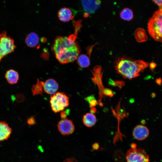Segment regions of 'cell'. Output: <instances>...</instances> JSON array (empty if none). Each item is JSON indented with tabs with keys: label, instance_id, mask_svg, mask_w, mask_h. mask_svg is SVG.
Listing matches in <instances>:
<instances>
[{
	"label": "cell",
	"instance_id": "cell-25",
	"mask_svg": "<svg viewBox=\"0 0 162 162\" xmlns=\"http://www.w3.org/2000/svg\"><path fill=\"white\" fill-rule=\"evenodd\" d=\"M152 1L158 6L159 9H162V0H152Z\"/></svg>",
	"mask_w": 162,
	"mask_h": 162
},
{
	"label": "cell",
	"instance_id": "cell-13",
	"mask_svg": "<svg viewBox=\"0 0 162 162\" xmlns=\"http://www.w3.org/2000/svg\"><path fill=\"white\" fill-rule=\"evenodd\" d=\"M19 77L18 72L12 69L7 70L5 75L7 82L10 84H16L19 80Z\"/></svg>",
	"mask_w": 162,
	"mask_h": 162
},
{
	"label": "cell",
	"instance_id": "cell-14",
	"mask_svg": "<svg viewBox=\"0 0 162 162\" xmlns=\"http://www.w3.org/2000/svg\"><path fill=\"white\" fill-rule=\"evenodd\" d=\"M25 42L28 47H34L38 44L39 42V38L36 33L34 32H32L27 35Z\"/></svg>",
	"mask_w": 162,
	"mask_h": 162
},
{
	"label": "cell",
	"instance_id": "cell-6",
	"mask_svg": "<svg viewBox=\"0 0 162 162\" xmlns=\"http://www.w3.org/2000/svg\"><path fill=\"white\" fill-rule=\"evenodd\" d=\"M127 162H149V157L144 150L139 148H132L127 152Z\"/></svg>",
	"mask_w": 162,
	"mask_h": 162
},
{
	"label": "cell",
	"instance_id": "cell-21",
	"mask_svg": "<svg viewBox=\"0 0 162 162\" xmlns=\"http://www.w3.org/2000/svg\"><path fill=\"white\" fill-rule=\"evenodd\" d=\"M15 99L18 102H21L24 100V95L21 94H18L15 96Z\"/></svg>",
	"mask_w": 162,
	"mask_h": 162
},
{
	"label": "cell",
	"instance_id": "cell-16",
	"mask_svg": "<svg viewBox=\"0 0 162 162\" xmlns=\"http://www.w3.org/2000/svg\"><path fill=\"white\" fill-rule=\"evenodd\" d=\"M134 35L136 41L139 43L145 42L148 39L145 30L141 28H137L135 31Z\"/></svg>",
	"mask_w": 162,
	"mask_h": 162
},
{
	"label": "cell",
	"instance_id": "cell-24",
	"mask_svg": "<svg viewBox=\"0 0 162 162\" xmlns=\"http://www.w3.org/2000/svg\"><path fill=\"white\" fill-rule=\"evenodd\" d=\"M69 110H67L65 111H63L60 114L61 117L62 119H64L67 117V115L70 112Z\"/></svg>",
	"mask_w": 162,
	"mask_h": 162
},
{
	"label": "cell",
	"instance_id": "cell-18",
	"mask_svg": "<svg viewBox=\"0 0 162 162\" xmlns=\"http://www.w3.org/2000/svg\"><path fill=\"white\" fill-rule=\"evenodd\" d=\"M44 84L43 82L40 81L38 79H37L36 84L33 85L31 88L33 95L38 94L42 95Z\"/></svg>",
	"mask_w": 162,
	"mask_h": 162
},
{
	"label": "cell",
	"instance_id": "cell-4",
	"mask_svg": "<svg viewBox=\"0 0 162 162\" xmlns=\"http://www.w3.org/2000/svg\"><path fill=\"white\" fill-rule=\"evenodd\" d=\"M51 109L55 113L63 111L69 104V98L63 92H57L50 97Z\"/></svg>",
	"mask_w": 162,
	"mask_h": 162
},
{
	"label": "cell",
	"instance_id": "cell-22",
	"mask_svg": "<svg viewBox=\"0 0 162 162\" xmlns=\"http://www.w3.org/2000/svg\"><path fill=\"white\" fill-rule=\"evenodd\" d=\"M103 94L105 95L112 97L113 96V93L112 91L109 88H104L103 89Z\"/></svg>",
	"mask_w": 162,
	"mask_h": 162
},
{
	"label": "cell",
	"instance_id": "cell-17",
	"mask_svg": "<svg viewBox=\"0 0 162 162\" xmlns=\"http://www.w3.org/2000/svg\"><path fill=\"white\" fill-rule=\"evenodd\" d=\"M77 61L79 65L81 68H87L90 65L89 58L85 54H82L79 56Z\"/></svg>",
	"mask_w": 162,
	"mask_h": 162
},
{
	"label": "cell",
	"instance_id": "cell-20",
	"mask_svg": "<svg viewBox=\"0 0 162 162\" xmlns=\"http://www.w3.org/2000/svg\"><path fill=\"white\" fill-rule=\"evenodd\" d=\"M85 99L88 101L89 104L90 106L93 107L97 104V101L94 96L92 95L87 97Z\"/></svg>",
	"mask_w": 162,
	"mask_h": 162
},
{
	"label": "cell",
	"instance_id": "cell-11",
	"mask_svg": "<svg viewBox=\"0 0 162 162\" xmlns=\"http://www.w3.org/2000/svg\"><path fill=\"white\" fill-rule=\"evenodd\" d=\"M12 132V129L8 124L4 121L0 122V141L8 140Z\"/></svg>",
	"mask_w": 162,
	"mask_h": 162
},
{
	"label": "cell",
	"instance_id": "cell-1",
	"mask_svg": "<svg viewBox=\"0 0 162 162\" xmlns=\"http://www.w3.org/2000/svg\"><path fill=\"white\" fill-rule=\"evenodd\" d=\"M75 39L74 34L68 37L58 36L56 38L52 49L56 58L60 63L73 62L77 59L80 48Z\"/></svg>",
	"mask_w": 162,
	"mask_h": 162
},
{
	"label": "cell",
	"instance_id": "cell-28",
	"mask_svg": "<svg viewBox=\"0 0 162 162\" xmlns=\"http://www.w3.org/2000/svg\"><path fill=\"white\" fill-rule=\"evenodd\" d=\"M149 66L151 69H153L156 67V64L154 62H152L150 64Z\"/></svg>",
	"mask_w": 162,
	"mask_h": 162
},
{
	"label": "cell",
	"instance_id": "cell-7",
	"mask_svg": "<svg viewBox=\"0 0 162 162\" xmlns=\"http://www.w3.org/2000/svg\"><path fill=\"white\" fill-rule=\"evenodd\" d=\"M58 128L60 133L63 135L71 134L73 133L75 129L72 121L67 119L60 120L58 123Z\"/></svg>",
	"mask_w": 162,
	"mask_h": 162
},
{
	"label": "cell",
	"instance_id": "cell-23",
	"mask_svg": "<svg viewBox=\"0 0 162 162\" xmlns=\"http://www.w3.org/2000/svg\"><path fill=\"white\" fill-rule=\"evenodd\" d=\"M27 122L29 125H33L35 123V121L34 117L32 116L28 118Z\"/></svg>",
	"mask_w": 162,
	"mask_h": 162
},
{
	"label": "cell",
	"instance_id": "cell-8",
	"mask_svg": "<svg viewBox=\"0 0 162 162\" xmlns=\"http://www.w3.org/2000/svg\"><path fill=\"white\" fill-rule=\"evenodd\" d=\"M149 131L145 126L142 125H136L134 128L133 135L134 138L139 140H142L147 138Z\"/></svg>",
	"mask_w": 162,
	"mask_h": 162
},
{
	"label": "cell",
	"instance_id": "cell-19",
	"mask_svg": "<svg viewBox=\"0 0 162 162\" xmlns=\"http://www.w3.org/2000/svg\"><path fill=\"white\" fill-rule=\"evenodd\" d=\"M121 18L125 20L130 21L133 17V13L132 10L128 8H124L120 13Z\"/></svg>",
	"mask_w": 162,
	"mask_h": 162
},
{
	"label": "cell",
	"instance_id": "cell-30",
	"mask_svg": "<svg viewBox=\"0 0 162 162\" xmlns=\"http://www.w3.org/2000/svg\"><path fill=\"white\" fill-rule=\"evenodd\" d=\"M96 110L95 108L92 107L90 109L91 113H93L96 112Z\"/></svg>",
	"mask_w": 162,
	"mask_h": 162
},
{
	"label": "cell",
	"instance_id": "cell-5",
	"mask_svg": "<svg viewBox=\"0 0 162 162\" xmlns=\"http://www.w3.org/2000/svg\"><path fill=\"white\" fill-rule=\"evenodd\" d=\"M16 46L14 40L7 35L6 31L0 34V62L7 55L14 51Z\"/></svg>",
	"mask_w": 162,
	"mask_h": 162
},
{
	"label": "cell",
	"instance_id": "cell-31",
	"mask_svg": "<svg viewBox=\"0 0 162 162\" xmlns=\"http://www.w3.org/2000/svg\"><path fill=\"white\" fill-rule=\"evenodd\" d=\"M131 148H136V145L135 143L132 144L131 145Z\"/></svg>",
	"mask_w": 162,
	"mask_h": 162
},
{
	"label": "cell",
	"instance_id": "cell-15",
	"mask_svg": "<svg viewBox=\"0 0 162 162\" xmlns=\"http://www.w3.org/2000/svg\"><path fill=\"white\" fill-rule=\"evenodd\" d=\"M82 121L86 126L88 127H91L96 124V118L93 114L87 113L83 116Z\"/></svg>",
	"mask_w": 162,
	"mask_h": 162
},
{
	"label": "cell",
	"instance_id": "cell-29",
	"mask_svg": "<svg viewBox=\"0 0 162 162\" xmlns=\"http://www.w3.org/2000/svg\"><path fill=\"white\" fill-rule=\"evenodd\" d=\"M162 80L160 78L157 79L156 80V83L158 85H160L162 82Z\"/></svg>",
	"mask_w": 162,
	"mask_h": 162
},
{
	"label": "cell",
	"instance_id": "cell-10",
	"mask_svg": "<svg viewBox=\"0 0 162 162\" xmlns=\"http://www.w3.org/2000/svg\"><path fill=\"white\" fill-rule=\"evenodd\" d=\"M58 88V83L53 79H48L44 82L43 89L44 91L48 94H55Z\"/></svg>",
	"mask_w": 162,
	"mask_h": 162
},
{
	"label": "cell",
	"instance_id": "cell-3",
	"mask_svg": "<svg viewBox=\"0 0 162 162\" xmlns=\"http://www.w3.org/2000/svg\"><path fill=\"white\" fill-rule=\"evenodd\" d=\"M148 31L155 41L162 42V9L154 12L148 23Z\"/></svg>",
	"mask_w": 162,
	"mask_h": 162
},
{
	"label": "cell",
	"instance_id": "cell-26",
	"mask_svg": "<svg viewBox=\"0 0 162 162\" xmlns=\"http://www.w3.org/2000/svg\"><path fill=\"white\" fill-rule=\"evenodd\" d=\"M63 162H77V160L74 158H67Z\"/></svg>",
	"mask_w": 162,
	"mask_h": 162
},
{
	"label": "cell",
	"instance_id": "cell-12",
	"mask_svg": "<svg viewBox=\"0 0 162 162\" xmlns=\"http://www.w3.org/2000/svg\"><path fill=\"white\" fill-rule=\"evenodd\" d=\"M59 19L63 22H67L71 20L73 17V13L71 10L66 7L60 9L58 13Z\"/></svg>",
	"mask_w": 162,
	"mask_h": 162
},
{
	"label": "cell",
	"instance_id": "cell-9",
	"mask_svg": "<svg viewBox=\"0 0 162 162\" xmlns=\"http://www.w3.org/2000/svg\"><path fill=\"white\" fill-rule=\"evenodd\" d=\"M81 2L84 10L89 14L94 13L99 7L100 3L99 0H82Z\"/></svg>",
	"mask_w": 162,
	"mask_h": 162
},
{
	"label": "cell",
	"instance_id": "cell-27",
	"mask_svg": "<svg viewBox=\"0 0 162 162\" xmlns=\"http://www.w3.org/2000/svg\"><path fill=\"white\" fill-rule=\"evenodd\" d=\"M99 146L98 143H95L92 145V148L94 150H97L98 149Z\"/></svg>",
	"mask_w": 162,
	"mask_h": 162
},
{
	"label": "cell",
	"instance_id": "cell-2",
	"mask_svg": "<svg viewBox=\"0 0 162 162\" xmlns=\"http://www.w3.org/2000/svg\"><path fill=\"white\" fill-rule=\"evenodd\" d=\"M149 64L141 60H134L124 56L115 61L114 67L116 72L123 78L131 80L139 76Z\"/></svg>",
	"mask_w": 162,
	"mask_h": 162
}]
</instances>
